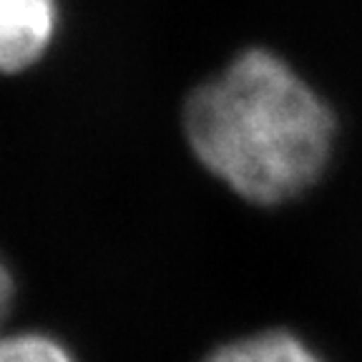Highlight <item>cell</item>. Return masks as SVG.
I'll use <instances>...</instances> for the list:
<instances>
[{
  "instance_id": "cell-1",
  "label": "cell",
  "mask_w": 362,
  "mask_h": 362,
  "mask_svg": "<svg viewBox=\"0 0 362 362\" xmlns=\"http://www.w3.org/2000/svg\"><path fill=\"white\" fill-rule=\"evenodd\" d=\"M184 131L199 161L255 204L300 197L320 179L334 144L327 103L264 48L242 53L194 90Z\"/></svg>"
},
{
  "instance_id": "cell-2",
  "label": "cell",
  "mask_w": 362,
  "mask_h": 362,
  "mask_svg": "<svg viewBox=\"0 0 362 362\" xmlns=\"http://www.w3.org/2000/svg\"><path fill=\"white\" fill-rule=\"evenodd\" d=\"M58 28L56 0H0V74L33 66Z\"/></svg>"
},
{
  "instance_id": "cell-3",
  "label": "cell",
  "mask_w": 362,
  "mask_h": 362,
  "mask_svg": "<svg viewBox=\"0 0 362 362\" xmlns=\"http://www.w3.org/2000/svg\"><path fill=\"white\" fill-rule=\"evenodd\" d=\"M204 362H322L305 339L282 329L259 332L252 337L234 339L211 352Z\"/></svg>"
},
{
  "instance_id": "cell-4",
  "label": "cell",
  "mask_w": 362,
  "mask_h": 362,
  "mask_svg": "<svg viewBox=\"0 0 362 362\" xmlns=\"http://www.w3.org/2000/svg\"><path fill=\"white\" fill-rule=\"evenodd\" d=\"M0 362H76L58 339L40 332L0 337Z\"/></svg>"
},
{
  "instance_id": "cell-5",
  "label": "cell",
  "mask_w": 362,
  "mask_h": 362,
  "mask_svg": "<svg viewBox=\"0 0 362 362\" xmlns=\"http://www.w3.org/2000/svg\"><path fill=\"white\" fill-rule=\"evenodd\" d=\"M13 292H16V284H13L11 269L6 267V262L0 259V322L6 320L8 310L13 305Z\"/></svg>"
}]
</instances>
